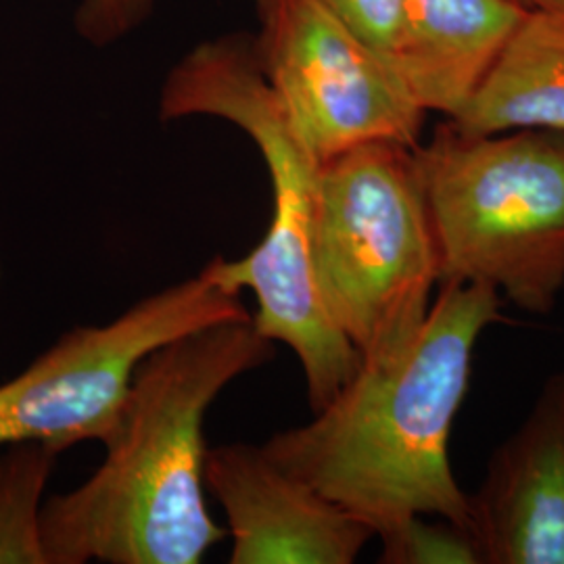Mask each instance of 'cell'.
<instances>
[{"label":"cell","mask_w":564,"mask_h":564,"mask_svg":"<svg viewBox=\"0 0 564 564\" xmlns=\"http://www.w3.org/2000/svg\"><path fill=\"white\" fill-rule=\"evenodd\" d=\"M468 502L484 564H564V366L498 445Z\"/></svg>","instance_id":"obj_9"},{"label":"cell","mask_w":564,"mask_h":564,"mask_svg":"<svg viewBox=\"0 0 564 564\" xmlns=\"http://www.w3.org/2000/svg\"><path fill=\"white\" fill-rule=\"evenodd\" d=\"M449 121L468 134H564V9L527 13L479 90Z\"/></svg>","instance_id":"obj_11"},{"label":"cell","mask_w":564,"mask_h":564,"mask_svg":"<svg viewBox=\"0 0 564 564\" xmlns=\"http://www.w3.org/2000/svg\"><path fill=\"white\" fill-rule=\"evenodd\" d=\"M337 18L351 25L362 39L391 53L395 41L402 0H318Z\"/></svg>","instance_id":"obj_15"},{"label":"cell","mask_w":564,"mask_h":564,"mask_svg":"<svg viewBox=\"0 0 564 564\" xmlns=\"http://www.w3.org/2000/svg\"><path fill=\"white\" fill-rule=\"evenodd\" d=\"M59 452L41 442L9 445L0 458V563L48 564L41 535L42 494Z\"/></svg>","instance_id":"obj_12"},{"label":"cell","mask_w":564,"mask_h":564,"mask_svg":"<svg viewBox=\"0 0 564 564\" xmlns=\"http://www.w3.org/2000/svg\"><path fill=\"white\" fill-rule=\"evenodd\" d=\"M251 41L268 86L324 163L366 142L416 147L426 111L393 59L318 0H258Z\"/></svg>","instance_id":"obj_7"},{"label":"cell","mask_w":564,"mask_h":564,"mask_svg":"<svg viewBox=\"0 0 564 564\" xmlns=\"http://www.w3.org/2000/svg\"><path fill=\"white\" fill-rule=\"evenodd\" d=\"M155 0H82L78 30L95 44H107L137 30L149 18Z\"/></svg>","instance_id":"obj_14"},{"label":"cell","mask_w":564,"mask_h":564,"mask_svg":"<svg viewBox=\"0 0 564 564\" xmlns=\"http://www.w3.org/2000/svg\"><path fill=\"white\" fill-rule=\"evenodd\" d=\"M524 13H535V11H554V9H564V0H510Z\"/></svg>","instance_id":"obj_16"},{"label":"cell","mask_w":564,"mask_h":564,"mask_svg":"<svg viewBox=\"0 0 564 564\" xmlns=\"http://www.w3.org/2000/svg\"><path fill=\"white\" fill-rule=\"evenodd\" d=\"M414 153L440 282L550 314L564 291V134H468L445 120Z\"/></svg>","instance_id":"obj_4"},{"label":"cell","mask_w":564,"mask_h":564,"mask_svg":"<svg viewBox=\"0 0 564 564\" xmlns=\"http://www.w3.org/2000/svg\"><path fill=\"white\" fill-rule=\"evenodd\" d=\"M524 15L510 0H402L389 57L424 111L449 120L479 90Z\"/></svg>","instance_id":"obj_10"},{"label":"cell","mask_w":564,"mask_h":564,"mask_svg":"<svg viewBox=\"0 0 564 564\" xmlns=\"http://www.w3.org/2000/svg\"><path fill=\"white\" fill-rule=\"evenodd\" d=\"M239 293L203 272L172 284L102 326L65 333L0 384V447L41 442L65 452L111 440L137 366L158 347L214 324L249 321Z\"/></svg>","instance_id":"obj_6"},{"label":"cell","mask_w":564,"mask_h":564,"mask_svg":"<svg viewBox=\"0 0 564 564\" xmlns=\"http://www.w3.org/2000/svg\"><path fill=\"white\" fill-rule=\"evenodd\" d=\"M162 120L212 116L256 142L272 184V218L247 258H214L202 272L230 293L249 289L265 339L295 351L312 412L333 402L360 370V356L330 324L312 274V223L321 162L310 153L241 36L203 42L172 69L160 97Z\"/></svg>","instance_id":"obj_3"},{"label":"cell","mask_w":564,"mask_h":564,"mask_svg":"<svg viewBox=\"0 0 564 564\" xmlns=\"http://www.w3.org/2000/svg\"><path fill=\"white\" fill-rule=\"evenodd\" d=\"M502 305L485 284L442 282L400 358L360 366L310 423L276 433L263 452L362 519L375 538L416 514L470 531V502L449 464V437L475 347L489 326L505 323Z\"/></svg>","instance_id":"obj_2"},{"label":"cell","mask_w":564,"mask_h":564,"mask_svg":"<svg viewBox=\"0 0 564 564\" xmlns=\"http://www.w3.org/2000/svg\"><path fill=\"white\" fill-rule=\"evenodd\" d=\"M416 147L377 141L321 163L312 274L326 318L360 366L400 358L440 282Z\"/></svg>","instance_id":"obj_5"},{"label":"cell","mask_w":564,"mask_h":564,"mask_svg":"<svg viewBox=\"0 0 564 564\" xmlns=\"http://www.w3.org/2000/svg\"><path fill=\"white\" fill-rule=\"evenodd\" d=\"M203 484L224 506L230 564H351L375 540L362 519L282 470L262 447L209 449Z\"/></svg>","instance_id":"obj_8"},{"label":"cell","mask_w":564,"mask_h":564,"mask_svg":"<svg viewBox=\"0 0 564 564\" xmlns=\"http://www.w3.org/2000/svg\"><path fill=\"white\" fill-rule=\"evenodd\" d=\"M424 514L405 519L403 523L379 535L384 564H484L475 535L447 519L426 523Z\"/></svg>","instance_id":"obj_13"},{"label":"cell","mask_w":564,"mask_h":564,"mask_svg":"<svg viewBox=\"0 0 564 564\" xmlns=\"http://www.w3.org/2000/svg\"><path fill=\"white\" fill-rule=\"evenodd\" d=\"M274 356L253 318L214 324L142 360L107 456L80 487L42 506L48 564H197L223 527L203 500V421L214 400Z\"/></svg>","instance_id":"obj_1"}]
</instances>
